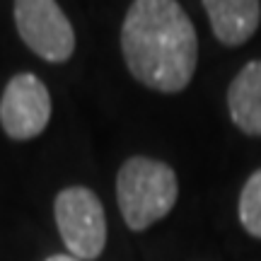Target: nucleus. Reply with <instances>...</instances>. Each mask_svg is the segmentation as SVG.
<instances>
[{
    "label": "nucleus",
    "mask_w": 261,
    "mask_h": 261,
    "mask_svg": "<svg viewBox=\"0 0 261 261\" xmlns=\"http://www.w3.org/2000/svg\"><path fill=\"white\" fill-rule=\"evenodd\" d=\"M121 51L140 85L172 94L194 77L198 37L177 0H133L123 17Z\"/></svg>",
    "instance_id": "f257e3e1"
},
{
    "label": "nucleus",
    "mask_w": 261,
    "mask_h": 261,
    "mask_svg": "<svg viewBox=\"0 0 261 261\" xmlns=\"http://www.w3.org/2000/svg\"><path fill=\"white\" fill-rule=\"evenodd\" d=\"M179 181L167 162L152 158H128L116 174V201L130 230H148L174 208Z\"/></svg>",
    "instance_id": "f03ea898"
},
{
    "label": "nucleus",
    "mask_w": 261,
    "mask_h": 261,
    "mask_svg": "<svg viewBox=\"0 0 261 261\" xmlns=\"http://www.w3.org/2000/svg\"><path fill=\"white\" fill-rule=\"evenodd\" d=\"M61 240L70 256L92 261L104 252L107 244V218L102 201L85 187H68L56 196L54 203Z\"/></svg>",
    "instance_id": "7ed1b4c3"
},
{
    "label": "nucleus",
    "mask_w": 261,
    "mask_h": 261,
    "mask_svg": "<svg viewBox=\"0 0 261 261\" xmlns=\"http://www.w3.org/2000/svg\"><path fill=\"white\" fill-rule=\"evenodd\" d=\"M22 41L48 63H63L75 51V32L56 0H15Z\"/></svg>",
    "instance_id": "20e7f679"
},
{
    "label": "nucleus",
    "mask_w": 261,
    "mask_h": 261,
    "mask_svg": "<svg viewBox=\"0 0 261 261\" xmlns=\"http://www.w3.org/2000/svg\"><path fill=\"white\" fill-rule=\"evenodd\" d=\"M51 97L46 85L32 73H19L8 83L0 99V123L10 138L32 140L48 126Z\"/></svg>",
    "instance_id": "39448f33"
},
{
    "label": "nucleus",
    "mask_w": 261,
    "mask_h": 261,
    "mask_svg": "<svg viewBox=\"0 0 261 261\" xmlns=\"http://www.w3.org/2000/svg\"><path fill=\"white\" fill-rule=\"evenodd\" d=\"M215 39L225 46H242L256 34L261 0H203Z\"/></svg>",
    "instance_id": "423d86ee"
},
{
    "label": "nucleus",
    "mask_w": 261,
    "mask_h": 261,
    "mask_svg": "<svg viewBox=\"0 0 261 261\" xmlns=\"http://www.w3.org/2000/svg\"><path fill=\"white\" fill-rule=\"evenodd\" d=\"M230 119L247 136H261V61H249L227 87Z\"/></svg>",
    "instance_id": "0eeeda50"
},
{
    "label": "nucleus",
    "mask_w": 261,
    "mask_h": 261,
    "mask_svg": "<svg viewBox=\"0 0 261 261\" xmlns=\"http://www.w3.org/2000/svg\"><path fill=\"white\" fill-rule=\"evenodd\" d=\"M240 223L256 240H261V169H256L252 177L244 181L240 203H237Z\"/></svg>",
    "instance_id": "6e6552de"
},
{
    "label": "nucleus",
    "mask_w": 261,
    "mask_h": 261,
    "mask_svg": "<svg viewBox=\"0 0 261 261\" xmlns=\"http://www.w3.org/2000/svg\"><path fill=\"white\" fill-rule=\"evenodd\" d=\"M46 261H80V259H75L70 254H56V256H48Z\"/></svg>",
    "instance_id": "1a4fd4ad"
}]
</instances>
